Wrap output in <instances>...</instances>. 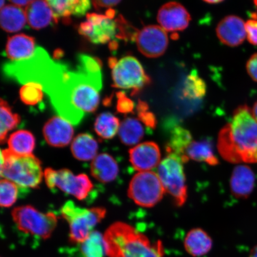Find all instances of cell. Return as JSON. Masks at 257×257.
<instances>
[{
    "label": "cell",
    "mask_w": 257,
    "mask_h": 257,
    "mask_svg": "<svg viewBox=\"0 0 257 257\" xmlns=\"http://www.w3.org/2000/svg\"><path fill=\"white\" fill-rule=\"evenodd\" d=\"M113 86L120 89H133L132 95H136L152 80L136 58L126 56L117 61L112 69Z\"/></svg>",
    "instance_id": "10"
},
{
    "label": "cell",
    "mask_w": 257,
    "mask_h": 257,
    "mask_svg": "<svg viewBox=\"0 0 257 257\" xmlns=\"http://www.w3.org/2000/svg\"><path fill=\"white\" fill-rule=\"evenodd\" d=\"M192 141L191 134L188 130L181 126H176L172 131L167 152L176 154L184 163L185 150Z\"/></svg>",
    "instance_id": "28"
},
{
    "label": "cell",
    "mask_w": 257,
    "mask_h": 257,
    "mask_svg": "<svg viewBox=\"0 0 257 257\" xmlns=\"http://www.w3.org/2000/svg\"><path fill=\"white\" fill-rule=\"evenodd\" d=\"M104 239L109 257H164L160 241L152 243L131 225L115 222L105 231Z\"/></svg>",
    "instance_id": "3"
},
{
    "label": "cell",
    "mask_w": 257,
    "mask_h": 257,
    "mask_svg": "<svg viewBox=\"0 0 257 257\" xmlns=\"http://www.w3.org/2000/svg\"><path fill=\"white\" fill-rule=\"evenodd\" d=\"M34 38L25 34H18L9 38L6 46V55L12 62L30 59L35 53Z\"/></svg>",
    "instance_id": "18"
},
{
    "label": "cell",
    "mask_w": 257,
    "mask_h": 257,
    "mask_svg": "<svg viewBox=\"0 0 257 257\" xmlns=\"http://www.w3.org/2000/svg\"><path fill=\"white\" fill-rule=\"evenodd\" d=\"M158 167L157 174L165 191L172 196L177 206H182L188 196L182 161L176 154L168 153Z\"/></svg>",
    "instance_id": "7"
},
{
    "label": "cell",
    "mask_w": 257,
    "mask_h": 257,
    "mask_svg": "<svg viewBox=\"0 0 257 257\" xmlns=\"http://www.w3.org/2000/svg\"><path fill=\"white\" fill-rule=\"evenodd\" d=\"M245 25L248 40L250 44L257 46V19L247 21Z\"/></svg>",
    "instance_id": "38"
},
{
    "label": "cell",
    "mask_w": 257,
    "mask_h": 257,
    "mask_svg": "<svg viewBox=\"0 0 257 257\" xmlns=\"http://www.w3.org/2000/svg\"><path fill=\"white\" fill-rule=\"evenodd\" d=\"M249 257H257V245L250 250Z\"/></svg>",
    "instance_id": "44"
},
{
    "label": "cell",
    "mask_w": 257,
    "mask_h": 257,
    "mask_svg": "<svg viewBox=\"0 0 257 257\" xmlns=\"http://www.w3.org/2000/svg\"><path fill=\"white\" fill-rule=\"evenodd\" d=\"M246 70L250 78L257 82V53L250 57L246 64Z\"/></svg>",
    "instance_id": "39"
},
{
    "label": "cell",
    "mask_w": 257,
    "mask_h": 257,
    "mask_svg": "<svg viewBox=\"0 0 257 257\" xmlns=\"http://www.w3.org/2000/svg\"><path fill=\"white\" fill-rule=\"evenodd\" d=\"M255 177L252 170L246 165H240L233 169L230 181L231 192L234 197L245 199L254 188Z\"/></svg>",
    "instance_id": "17"
},
{
    "label": "cell",
    "mask_w": 257,
    "mask_h": 257,
    "mask_svg": "<svg viewBox=\"0 0 257 257\" xmlns=\"http://www.w3.org/2000/svg\"><path fill=\"white\" fill-rule=\"evenodd\" d=\"M217 148L229 163H257V121L248 106L240 105L220 132Z\"/></svg>",
    "instance_id": "2"
},
{
    "label": "cell",
    "mask_w": 257,
    "mask_h": 257,
    "mask_svg": "<svg viewBox=\"0 0 257 257\" xmlns=\"http://www.w3.org/2000/svg\"><path fill=\"white\" fill-rule=\"evenodd\" d=\"M185 248L189 254L200 257L210 252L213 241L204 230L197 228L189 231L185 238Z\"/></svg>",
    "instance_id": "22"
},
{
    "label": "cell",
    "mask_w": 257,
    "mask_h": 257,
    "mask_svg": "<svg viewBox=\"0 0 257 257\" xmlns=\"http://www.w3.org/2000/svg\"><path fill=\"white\" fill-rule=\"evenodd\" d=\"M53 12L55 22L61 18L69 19V16H83L91 9L88 0H51L47 1Z\"/></svg>",
    "instance_id": "21"
},
{
    "label": "cell",
    "mask_w": 257,
    "mask_h": 257,
    "mask_svg": "<svg viewBox=\"0 0 257 257\" xmlns=\"http://www.w3.org/2000/svg\"><path fill=\"white\" fill-rule=\"evenodd\" d=\"M190 20L187 10L177 2L166 3L160 9L157 15V21L161 27L169 32L185 30Z\"/></svg>",
    "instance_id": "13"
},
{
    "label": "cell",
    "mask_w": 257,
    "mask_h": 257,
    "mask_svg": "<svg viewBox=\"0 0 257 257\" xmlns=\"http://www.w3.org/2000/svg\"><path fill=\"white\" fill-rule=\"evenodd\" d=\"M0 113H1V131L0 140L3 144L6 141L9 131L14 130L21 121V117L18 114L14 113L10 105L4 99L0 101Z\"/></svg>",
    "instance_id": "31"
},
{
    "label": "cell",
    "mask_w": 257,
    "mask_h": 257,
    "mask_svg": "<svg viewBox=\"0 0 257 257\" xmlns=\"http://www.w3.org/2000/svg\"><path fill=\"white\" fill-rule=\"evenodd\" d=\"M130 160L138 172L151 171L161 163L159 147L154 142L138 144L130 150Z\"/></svg>",
    "instance_id": "14"
},
{
    "label": "cell",
    "mask_w": 257,
    "mask_h": 257,
    "mask_svg": "<svg viewBox=\"0 0 257 257\" xmlns=\"http://www.w3.org/2000/svg\"><path fill=\"white\" fill-rule=\"evenodd\" d=\"M12 216L19 230L42 239L49 238L57 224L53 212L41 213L31 205L16 207Z\"/></svg>",
    "instance_id": "6"
},
{
    "label": "cell",
    "mask_w": 257,
    "mask_h": 257,
    "mask_svg": "<svg viewBox=\"0 0 257 257\" xmlns=\"http://www.w3.org/2000/svg\"><path fill=\"white\" fill-rule=\"evenodd\" d=\"M44 178L51 190L58 188L80 201L86 200L94 189V185L87 176L74 175L68 169L56 170L47 168L44 171Z\"/></svg>",
    "instance_id": "8"
},
{
    "label": "cell",
    "mask_w": 257,
    "mask_h": 257,
    "mask_svg": "<svg viewBox=\"0 0 257 257\" xmlns=\"http://www.w3.org/2000/svg\"><path fill=\"white\" fill-rule=\"evenodd\" d=\"M25 12L28 25L34 30H41L55 22L47 1H31L25 8Z\"/></svg>",
    "instance_id": "19"
},
{
    "label": "cell",
    "mask_w": 257,
    "mask_h": 257,
    "mask_svg": "<svg viewBox=\"0 0 257 257\" xmlns=\"http://www.w3.org/2000/svg\"><path fill=\"white\" fill-rule=\"evenodd\" d=\"M11 2L13 5L18 6V7H24V6H27L30 4L31 1H28V0H11Z\"/></svg>",
    "instance_id": "41"
},
{
    "label": "cell",
    "mask_w": 257,
    "mask_h": 257,
    "mask_svg": "<svg viewBox=\"0 0 257 257\" xmlns=\"http://www.w3.org/2000/svg\"><path fill=\"white\" fill-rule=\"evenodd\" d=\"M98 145L91 135L81 134L73 140L71 152L76 159L82 162L94 160L97 156Z\"/></svg>",
    "instance_id": "25"
},
{
    "label": "cell",
    "mask_w": 257,
    "mask_h": 257,
    "mask_svg": "<svg viewBox=\"0 0 257 257\" xmlns=\"http://www.w3.org/2000/svg\"><path fill=\"white\" fill-rule=\"evenodd\" d=\"M21 188L9 180L2 179L0 182V204L2 207H10L17 201Z\"/></svg>",
    "instance_id": "33"
},
{
    "label": "cell",
    "mask_w": 257,
    "mask_h": 257,
    "mask_svg": "<svg viewBox=\"0 0 257 257\" xmlns=\"http://www.w3.org/2000/svg\"><path fill=\"white\" fill-rule=\"evenodd\" d=\"M44 176L39 159L33 155H16L9 149L2 151L1 176L19 186L38 188Z\"/></svg>",
    "instance_id": "4"
},
{
    "label": "cell",
    "mask_w": 257,
    "mask_h": 257,
    "mask_svg": "<svg viewBox=\"0 0 257 257\" xmlns=\"http://www.w3.org/2000/svg\"><path fill=\"white\" fill-rule=\"evenodd\" d=\"M117 98V110L122 114H127L133 112L134 109V103L131 99L127 97L125 93L120 91L116 93Z\"/></svg>",
    "instance_id": "37"
},
{
    "label": "cell",
    "mask_w": 257,
    "mask_h": 257,
    "mask_svg": "<svg viewBox=\"0 0 257 257\" xmlns=\"http://www.w3.org/2000/svg\"><path fill=\"white\" fill-rule=\"evenodd\" d=\"M206 90L204 80L198 75L197 71L193 70L185 80L183 94L189 99H200L204 97Z\"/></svg>",
    "instance_id": "32"
},
{
    "label": "cell",
    "mask_w": 257,
    "mask_h": 257,
    "mask_svg": "<svg viewBox=\"0 0 257 257\" xmlns=\"http://www.w3.org/2000/svg\"><path fill=\"white\" fill-rule=\"evenodd\" d=\"M80 245V251L84 257H104L107 255L104 236L98 231H93Z\"/></svg>",
    "instance_id": "30"
},
{
    "label": "cell",
    "mask_w": 257,
    "mask_h": 257,
    "mask_svg": "<svg viewBox=\"0 0 257 257\" xmlns=\"http://www.w3.org/2000/svg\"><path fill=\"white\" fill-rule=\"evenodd\" d=\"M78 31L92 43L105 44L116 37L117 25L115 20L105 15L88 14L86 21L80 24Z\"/></svg>",
    "instance_id": "11"
},
{
    "label": "cell",
    "mask_w": 257,
    "mask_h": 257,
    "mask_svg": "<svg viewBox=\"0 0 257 257\" xmlns=\"http://www.w3.org/2000/svg\"><path fill=\"white\" fill-rule=\"evenodd\" d=\"M42 86L35 83L24 85L19 91L22 102L26 105H35L43 100L44 93Z\"/></svg>",
    "instance_id": "34"
},
{
    "label": "cell",
    "mask_w": 257,
    "mask_h": 257,
    "mask_svg": "<svg viewBox=\"0 0 257 257\" xmlns=\"http://www.w3.org/2000/svg\"><path fill=\"white\" fill-rule=\"evenodd\" d=\"M251 111L253 117L255 118V120L257 121V101L253 105Z\"/></svg>",
    "instance_id": "43"
},
{
    "label": "cell",
    "mask_w": 257,
    "mask_h": 257,
    "mask_svg": "<svg viewBox=\"0 0 257 257\" xmlns=\"http://www.w3.org/2000/svg\"><path fill=\"white\" fill-rule=\"evenodd\" d=\"M8 143L9 149L16 155L31 156L35 149V139L30 131L19 130L10 136Z\"/></svg>",
    "instance_id": "26"
},
{
    "label": "cell",
    "mask_w": 257,
    "mask_h": 257,
    "mask_svg": "<svg viewBox=\"0 0 257 257\" xmlns=\"http://www.w3.org/2000/svg\"><path fill=\"white\" fill-rule=\"evenodd\" d=\"M120 126L118 118L110 112H105L96 117L94 128L99 137L102 139L110 140L118 133Z\"/></svg>",
    "instance_id": "29"
},
{
    "label": "cell",
    "mask_w": 257,
    "mask_h": 257,
    "mask_svg": "<svg viewBox=\"0 0 257 257\" xmlns=\"http://www.w3.org/2000/svg\"><path fill=\"white\" fill-rule=\"evenodd\" d=\"M254 4H255V5L256 6H257V0H256V1H255V2H254Z\"/></svg>",
    "instance_id": "47"
},
{
    "label": "cell",
    "mask_w": 257,
    "mask_h": 257,
    "mask_svg": "<svg viewBox=\"0 0 257 257\" xmlns=\"http://www.w3.org/2000/svg\"><path fill=\"white\" fill-rule=\"evenodd\" d=\"M205 2L208 3V4H217V3H220L222 2V1H216V0H214V1H211V0H210V1H205Z\"/></svg>",
    "instance_id": "45"
},
{
    "label": "cell",
    "mask_w": 257,
    "mask_h": 257,
    "mask_svg": "<svg viewBox=\"0 0 257 257\" xmlns=\"http://www.w3.org/2000/svg\"><path fill=\"white\" fill-rule=\"evenodd\" d=\"M245 24L236 16H228L217 26V37L221 43L228 46H238L247 37Z\"/></svg>",
    "instance_id": "16"
},
{
    "label": "cell",
    "mask_w": 257,
    "mask_h": 257,
    "mask_svg": "<svg viewBox=\"0 0 257 257\" xmlns=\"http://www.w3.org/2000/svg\"><path fill=\"white\" fill-rule=\"evenodd\" d=\"M136 42L140 52L150 58L162 56L169 44L166 31L157 25L147 26L138 32Z\"/></svg>",
    "instance_id": "12"
},
{
    "label": "cell",
    "mask_w": 257,
    "mask_h": 257,
    "mask_svg": "<svg viewBox=\"0 0 257 257\" xmlns=\"http://www.w3.org/2000/svg\"><path fill=\"white\" fill-rule=\"evenodd\" d=\"M1 27L10 33L21 31L27 22L24 10L14 5H8L1 9Z\"/></svg>",
    "instance_id": "24"
},
{
    "label": "cell",
    "mask_w": 257,
    "mask_h": 257,
    "mask_svg": "<svg viewBox=\"0 0 257 257\" xmlns=\"http://www.w3.org/2000/svg\"><path fill=\"white\" fill-rule=\"evenodd\" d=\"M115 14V12L114 10L112 9H108L107 12L105 13V16H107L108 18H110L111 19H113L114 18V16Z\"/></svg>",
    "instance_id": "42"
},
{
    "label": "cell",
    "mask_w": 257,
    "mask_h": 257,
    "mask_svg": "<svg viewBox=\"0 0 257 257\" xmlns=\"http://www.w3.org/2000/svg\"><path fill=\"white\" fill-rule=\"evenodd\" d=\"M61 214L69 224L70 242L80 244L88 238L94 228L103 219L106 210L102 207H79L69 201L63 205Z\"/></svg>",
    "instance_id": "5"
},
{
    "label": "cell",
    "mask_w": 257,
    "mask_h": 257,
    "mask_svg": "<svg viewBox=\"0 0 257 257\" xmlns=\"http://www.w3.org/2000/svg\"><path fill=\"white\" fill-rule=\"evenodd\" d=\"M92 3L96 9L98 10L101 8H110L112 6L118 5V3H120V1H118V0H103V1L99 0V1H93Z\"/></svg>",
    "instance_id": "40"
},
{
    "label": "cell",
    "mask_w": 257,
    "mask_h": 257,
    "mask_svg": "<svg viewBox=\"0 0 257 257\" xmlns=\"http://www.w3.org/2000/svg\"><path fill=\"white\" fill-rule=\"evenodd\" d=\"M3 72L6 78L21 84L40 85L57 114L68 107L75 72L66 64L54 62L43 48L37 47L30 59L5 63Z\"/></svg>",
    "instance_id": "1"
},
{
    "label": "cell",
    "mask_w": 257,
    "mask_h": 257,
    "mask_svg": "<svg viewBox=\"0 0 257 257\" xmlns=\"http://www.w3.org/2000/svg\"><path fill=\"white\" fill-rule=\"evenodd\" d=\"M137 109L139 120L147 127L155 128L157 124L156 118L153 112L149 111V105L146 102L139 100Z\"/></svg>",
    "instance_id": "36"
},
{
    "label": "cell",
    "mask_w": 257,
    "mask_h": 257,
    "mask_svg": "<svg viewBox=\"0 0 257 257\" xmlns=\"http://www.w3.org/2000/svg\"><path fill=\"white\" fill-rule=\"evenodd\" d=\"M190 159L195 162L206 163L210 166H216L218 164L213 146L207 140L192 141L185 150L184 162H188Z\"/></svg>",
    "instance_id": "23"
},
{
    "label": "cell",
    "mask_w": 257,
    "mask_h": 257,
    "mask_svg": "<svg viewBox=\"0 0 257 257\" xmlns=\"http://www.w3.org/2000/svg\"><path fill=\"white\" fill-rule=\"evenodd\" d=\"M118 136L122 143L128 146H135L142 140L144 127L137 118H126L120 124Z\"/></svg>",
    "instance_id": "27"
},
{
    "label": "cell",
    "mask_w": 257,
    "mask_h": 257,
    "mask_svg": "<svg viewBox=\"0 0 257 257\" xmlns=\"http://www.w3.org/2000/svg\"><path fill=\"white\" fill-rule=\"evenodd\" d=\"M5 1L4 0H1L0 1V7H1V9L5 7Z\"/></svg>",
    "instance_id": "46"
},
{
    "label": "cell",
    "mask_w": 257,
    "mask_h": 257,
    "mask_svg": "<svg viewBox=\"0 0 257 257\" xmlns=\"http://www.w3.org/2000/svg\"><path fill=\"white\" fill-rule=\"evenodd\" d=\"M165 192L157 173L142 172L137 173L132 179L128 196L137 205L150 208L162 200Z\"/></svg>",
    "instance_id": "9"
},
{
    "label": "cell",
    "mask_w": 257,
    "mask_h": 257,
    "mask_svg": "<svg viewBox=\"0 0 257 257\" xmlns=\"http://www.w3.org/2000/svg\"><path fill=\"white\" fill-rule=\"evenodd\" d=\"M119 169L113 157L107 153L98 154L92 161L91 173L98 181L109 183L116 179Z\"/></svg>",
    "instance_id": "20"
},
{
    "label": "cell",
    "mask_w": 257,
    "mask_h": 257,
    "mask_svg": "<svg viewBox=\"0 0 257 257\" xmlns=\"http://www.w3.org/2000/svg\"><path fill=\"white\" fill-rule=\"evenodd\" d=\"M46 142L54 147H64L71 142L74 130L71 123L60 116H54L48 120L43 127Z\"/></svg>",
    "instance_id": "15"
},
{
    "label": "cell",
    "mask_w": 257,
    "mask_h": 257,
    "mask_svg": "<svg viewBox=\"0 0 257 257\" xmlns=\"http://www.w3.org/2000/svg\"><path fill=\"white\" fill-rule=\"evenodd\" d=\"M117 25L116 38L125 40H136L138 32L133 26L128 24L121 15L115 19Z\"/></svg>",
    "instance_id": "35"
}]
</instances>
